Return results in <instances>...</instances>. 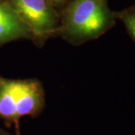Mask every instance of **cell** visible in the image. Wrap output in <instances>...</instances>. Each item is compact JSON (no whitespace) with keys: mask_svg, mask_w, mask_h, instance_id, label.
<instances>
[{"mask_svg":"<svg viewBox=\"0 0 135 135\" xmlns=\"http://www.w3.org/2000/svg\"><path fill=\"white\" fill-rule=\"evenodd\" d=\"M59 15L58 36L74 46L100 38L117 20L107 0H71Z\"/></svg>","mask_w":135,"mask_h":135,"instance_id":"6da1fadb","label":"cell"},{"mask_svg":"<svg viewBox=\"0 0 135 135\" xmlns=\"http://www.w3.org/2000/svg\"><path fill=\"white\" fill-rule=\"evenodd\" d=\"M45 93L36 79L15 80L0 76V118L18 127L20 118L36 116L44 107Z\"/></svg>","mask_w":135,"mask_h":135,"instance_id":"7a4b0ae2","label":"cell"},{"mask_svg":"<svg viewBox=\"0 0 135 135\" xmlns=\"http://www.w3.org/2000/svg\"><path fill=\"white\" fill-rule=\"evenodd\" d=\"M33 35V43L42 47L58 36L59 11L49 0H6Z\"/></svg>","mask_w":135,"mask_h":135,"instance_id":"3957f363","label":"cell"},{"mask_svg":"<svg viewBox=\"0 0 135 135\" xmlns=\"http://www.w3.org/2000/svg\"><path fill=\"white\" fill-rule=\"evenodd\" d=\"M33 42V35L6 0H0V47L17 40Z\"/></svg>","mask_w":135,"mask_h":135,"instance_id":"277c9868","label":"cell"},{"mask_svg":"<svg viewBox=\"0 0 135 135\" xmlns=\"http://www.w3.org/2000/svg\"><path fill=\"white\" fill-rule=\"evenodd\" d=\"M116 19L121 20L128 35L135 42V3L126 9L114 11Z\"/></svg>","mask_w":135,"mask_h":135,"instance_id":"5b68a950","label":"cell"},{"mask_svg":"<svg viewBox=\"0 0 135 135\" xmlns=\"http://www.w3.org/2000/svg\"><path fill=\"white\" fill-rule=\"evenodd\" d=\"M49 1L54 6V8L58 11H59L63 7H65L67 5L71 0H49Z\"/></svg>","mask_w":135,"mask_h":135,"instance_id":"8992f818","label":"cell"},{"mask_svg":"<svg viewBox=\"0 0 135 135\" xmlns=\"http://www.w3.org/2000/svg\"><path fill=\"white\" fill-rule=\"evenodd\" d=\"M0 135H9L7 132H5V131L2 130V128H0Z\"/></svg>","mask_w":135,"mask_h":135,"instance_id":"52a82bcc","label":"cell"}]
</instances>
